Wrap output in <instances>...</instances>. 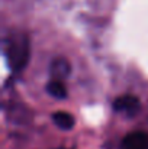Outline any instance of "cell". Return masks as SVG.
I'll return each mask as SVG.
<instances>
[{
    "label": "cell",
    "instance_id": "1",
    "mask_svg": "<svg viewBox=\"0 0 148 149\" xmlns=\"http://www.w3.org/2000/svg\"><path fill=\"white\" fill-rule=\"evenodd\" d=\"M3 52L7 61L9 68L13 72L22 71L31 55V47H29V39L25 33H10L3 44Z\"/></svg>",
    "mask_w": 148,
    "mask_h": 149
},
{
    "label": "cell",
    "instance_id": "2",
    "mask_svg": "<svg viewBox=\"0 0 148 149\" xmlns=\"http://www.w3.org/2000/svg\"><path fill=\"white\" fill-rule=\"evenodd\" d=\"M141 109V101L134 94H123L116 97L113 101V110L118 113H123L129 117L135 116Z\"/></svg>",
    "mask_w": 148,
    "mask_h": 149
},
{
    "label": "cell",
    "instance_id": "3",
    "mask_svg": "<svg viewBox=\"0 0 148 149\" xmlns=\"http://www.w3.org/2000/svg\"><path fill=\"white\" fill-rule=\"evenodd\" d=\"M122 149H148V133L144 130H135L128 133L122 141Z\"/></svg>",
    "mask_w": 148,
    "mask_h": 149
},
{
    "label": "cell",
    "instance_id": "4",
    "mask_svg": "<svg viewBox=\"0 0 148 149\" xmlns=\"http://www.w3.org/2000/svg\"><path fill=\"white\" fill-rule=\"evenodd\" d=\"M71 72V65L65 58H55L49 64V75L52 80H65Z\"/></svg>",
    "mask_w": 148,
    "mask_h": 149
},
{
    "label": "cell",
    "instance_id": "5",
    "mask_svg": "<svg viewBox=\"0 0 148 149\" xmlns=\"http://www.w3.org/2000/svg\"><path fill=\"white\" fill-rule=\"evenodd\" d=\"M52 122L62 130H70L74 126V117L65 111H55L52 114Z\"/></svg>",
    "mask_w": 148,
    "mask_h": 149
},
{
    "label": "cell",
    "instance_id": "6",
    "mask_svg": "<svg viewBox=\"0 0 148 149\" xmlns=\"http://www.w3.org/2000/svg\"><path fill=\"white\" fill-rule=\"evenodd\" d=\"M47 91L54 99L62 100L67 97V88H65V86L62 84L61 80H51L47 84Z\"/></svg>",
    "mask_w": 148,
    "mask_h": 149
}]
</instances>
